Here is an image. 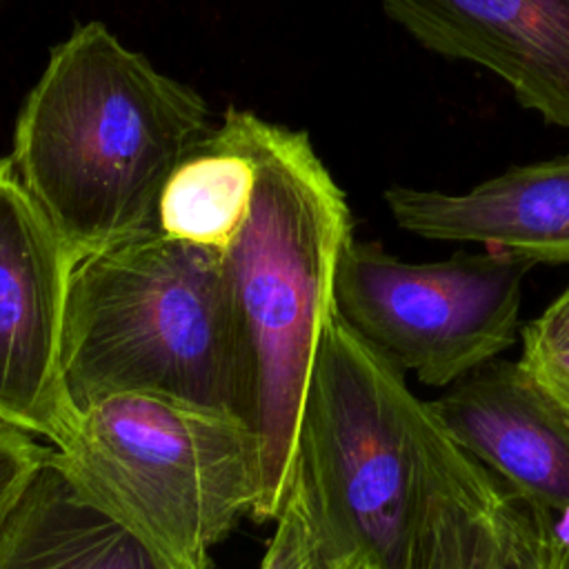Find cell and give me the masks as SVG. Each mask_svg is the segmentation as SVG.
<instances>
[{
	"mask_svg": "<svg viewBox=\"0 0 569 569\" xmlns=\"http://www.w3.org/2000/svg\"><path fill=\"white\" fill-rule=\"evenodd\" d=\"M289 489L362 569H482L531 527L405 371L336 311L309 378Z\"/></svg>",
	"mask_w": 569,
	"mask_h": 569,
	"instance_id": "cell-1",
	"label": "cell"
},
{
	"mask_svg": "<svg viewBox=\"0 0 569 569\" xmlns=\"http://www.w3.org/2000/svg\"><path fill=\"white\" fill-rule=\"evenodd\" d=\"M211 136L191 87L87 22L51 51L27 96L11 162L80 260L160 229L167 180Z\"/></svg>",
	"mask_w": 569,
	"mask_h": 569,
	"instance_id": "cell-2",
	"label": "cell"
},
{
	"mask_svg": "<svg viewBox=\"0 0 569 569\" xmlns=\"http://www.w3.org/2000/svg\"><path fill=\"white\" fill-rule=\"evenodd\" d=\"M218 133L256 169L249 213L222 249L253 387V431L262 447L256 520H276L291 485L305 398L333 280L353 220L333 176L305 131L227 109Z\"/></svg>",
	"mask_w": 569,
	"mask_h": 569,
	"instance_id": "cell-3",
	"label": "cell"
},
{
	"mask_svg": "<svg viewBox=\"0 0 569 569\" xmlns=\"http://www.w3.org/2000/svg\"><path fill=\"white\" fill-rule=\"evenodd\" d=\"M64 378L78 411L147 393L253 429L251 369L222 251L156 229L80 258L69 287Z\"/></svg>",
	"mask_w": 569,
	"mask_h": 569,
	"instance_id": "cell-4",
	"label": "cell"
},
{
	"mask_svg": "<svg viewBox=\"0 0 569 569\" xmlns=\"http://www.w3.org/2000/svg\"><path fill=\"white\" fill-rule=\"evenodd\" d=\"M49 458L178 569H209L262 489V447L247 422L147 393L80 409Z\"/></svg>",
	"mask_w": 569,
	"mask_h": 569,
	"instance_id": "cell-5",
	"label": "cell"
},
{
	"mask_svg": "<svg viewBox=\"0 0 569 569\" xmlns=\"http://www.w3.org/2000/svg\"><path fill=\"white\" fill-rule=\"evenodd\" d=\"M531 269L491 249L405 262L380 242L351 238L338 260L333 307L382 358L447 389L520 340Z\"/></svg>",
	"mask_w": 569,
	"mask_h": 569,
	"instance_id": "cell-6",
	"label": "cell"
},
{
	"mask_svg": "<svg viewBox=\"0 0 569 569\" xmlns=\"http://www.w3.org/2000/svg\"><path fill=\"white\" fill-rule=\"evenodd\" d=\"M76 262L11 158H0V425L51 447L64 445L78 422L64 378Z\"/></svg>",
	"mask_w": 569,
	"mask_h": 569,
	"instance_id": "cell-7",
	"label": "cell"
},
{
	"mask_svg": "<svg viewBox=\"0 0 569 569\" xmlns=\"http://www.w3.org/2000/svg\"><path fill=\"white\" fill-rule=\"evenodd\" d=\"M429 405L525 507L551 562L569 569V425L520 362L496 358Z\"/></svg>",
	"mask_w": 569,
	"mask_h": 569,
	"instance_id": "cell-8",
	"label": "cell"
},
{
	"mask_svg": "<svg viewBox=\"0 0 569 569\" xmlns=\"http://www.w3.org/2000/svg\"><path fill=\"white\" fill-rule=\"evenodd\" d=\"M420 47L498 76L520 107L569 129V0H380Z\"/></svg>",
	"mask_w": 569,
	"mask_h": 569,
	"instance_id": "cell-9",
	"label": "cell"
},
{
	"mask_svg": "<svg viewBox=\"0 0 569 569\" xmlns=\"http://www.w3.org/2000/svg\"><path fill=\"white\" fill-rule=\"evenodd\" d=\"M393 222L425 240L476 242L536 264H569V153L511 164L462 193L391 184Z\"/></svg>",
	"mask_w": 569,
	"mask_h": 569,
	"instance_id": "cell-10",
	"label": "cell"
},
{
	"mask_svg": "<svg viewBox=\"0 0 569 569\" xmlns=\"http://www.w3.org/2000/svg\"><path fill=\"white\" fill-rule=\"evenodd\" d=\"M0 569H178L49 458L0 522Z\"/></svg>",
	"mask_w": 569,
	"mask_h": 569,
	"instance_id": "cell-11",
	"label": "cell"
},
{
	"mask_svg": "<svg viewBox=\"0 0 569 569\" xmlns=\"http://www.w3.org/2000/svg\"><path fill=\"white\" fill-rule=\"evenodd\" d=\"M253 162L218 131L167 180L158 227L162 233L224 249L240 231L253 196Z\"/></svg>",
	"mask_w": 569,
	"mask_h": 569,
	"instance_id": "cell-12",
	"label": "cell"
},
{
	"mask_svg": "<svg viewBox=\"0 0 569 569\" xmlns=\"http://www.w3.org/2000/svg\"><path fill=\"white\" fill-rule=\"evenodd\" d=\"M260 569H362L345 558L316 527L302 500L289 489L276 516Z\"/></svg>",
	"mask_w": 569,
	"mask_h": 569,
	"instance_id": "cell-13",
	"label": "cell"
},
{
	"mask_svg": "<svg viewBox=\"0 0 569 569\" xmlns=\"http://www.w3.org/2000/svg\"><path fill=\"white\" fill-rule=\"evenodd\" d=\"M49 453L33 436L0 425V522Z\"/></svg>",
	"mask_w": 569,
	"mask_h": 569,
	"instance_id": "cell-14",
	"label": "cell"
},
{
	"mask_svg": "<svg viewBox=\"0 0 569 569\" xmlns=\"http://www.w3.org/2000/svg\"><path fill=\"white\" fill-rule=\"evenodd\" d=\"M518 362L569 425V353L520 345Z\"/></svg>",
	"mask_w": 569,
	"mask_h": 569,
	"instance_id": "cell-15",
	"label": "cell"
},
{
	"mask_svg": "<svg viewBox=\"0 0 569 569\" xmlns=\"http://www.w3.org/2000/svg\"><path fill=\"white\" fill-rule=\"evenodd\" d=\"M520 345L569 353V282L538 318L520 327Z\"/></svg>",
	"mask_w": 569,
	"mask_h": 569,
	"instance_id": "cell-16",
	"label": "cell"
},
{
	"mask_svg": "<svg viewBox=\"0 0 569 569\" xmlns=\"http://www.w3.org/2000/svg\"><path fill=\"white\" fill-rule=\"evenodd\" d=\"M485 569H558L540 545L536 529L527 531L511 549L496 558Z\"/></svg>",
	"mask_w": 569,
	"mask_h": 569,
	"instance_id": "cell-17",
	"label": "cell"
}]
</instances>
